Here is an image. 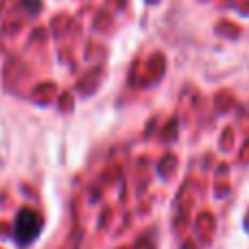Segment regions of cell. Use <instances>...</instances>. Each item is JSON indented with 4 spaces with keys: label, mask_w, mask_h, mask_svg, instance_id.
Instances as JSON below:
<instances>
[{
    "label": "cell",
    "mask_w": 249,
    "mask_h": 249,
    "mask_svg": "<svg viewBox=\"0 0 249 249\" xmlns=\"http://www.w3.org/2000/svg\"><path fill=\"white\" fill-rule=\"evenodd\" d=\"M42 230H44L42 216H39L35 210H31V208H22V210L16 214V221H13L11 236H13V241H16V245L29 247L39 238Z\"/></svg>",
    "instance_id": "1"
}]
</instances>
